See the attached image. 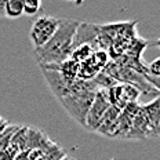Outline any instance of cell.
<instances>
[{
  "label": "cell",
  "instance_id": "1",
  "mask_svg": "<svg viewBox=\"0 0 160 160\" xmlns=\"http://www.w3.org/2000/svg\"><path fill=\"white\" fill-rule=\"evenodd\" d=\"M79 25L80 21L78 19H59L54 36L43 47L36 48V57L42 68L58 66L71 58L73 39Z\"/></svg>",
  "mask_w": 160,
  "mask_h": 160
},
{
  "label": "cell",
  "instance_id": "2",
  "mask_svg": "<svg viewBox=\"0 0 160 160\" xmlns=\"http://www.w3.org/2000/svg\"><path fill=\"white\" fill-rule=\"evenodd\" d=\"M95 97V90L91 87V83L75 80L72 90L59 101L65 106L68 113L76 119L80 124H86V116Z\"/></svg>",
  "mask_w": 160,
  "mask_h": 160
},
{
  "label": "cell",
  "instance_id": "3",
  "mask_svg": "<svg viewBox=\"0 0 160 160\" xmlns=\"http://www.w3.org/2000/svg\"><path fill=\"white\" fill-rule=\"evenodd\" d=\"M59 25V19L50 15H42L33 22L29 38H31L35 48L43 47L50 39L54 36Z\"/></svg>",
  "mask_w": 160,
  "mask_h": 160
},
{
  "label": "cell",
  "instance_id": "4",
  "mask_svg": "<svg viewBox=\"0 0 160 160\" xmlns=\"http://www.w3.org/2000/svg\"><path fill=\"white\" fill-rule=\"evenodd\" d=\"M111 106V102H109L108 98V91L106 90H98L95 91V97L94 101H92L91 106H90L87 116H86V127L90 130H97V127L99 126L102 118L105 116L106 111Z\"/></svg>",
  "mask_w": 160,
  "mask_h": 160
},
{
  "label": "cell",
  "instance_id": "5",
  "mask_svg": "<svg viewBox=\"0 0 160 160\" xmlns=\"http://www.w3.org/2000/svg\"><path fill=\"white\" fill-rule=\"evenodd\" d=\"M141 111L144 113L146 122L149 123L151 128L156 135H159V123H160V109H159V98L156 97L152 102L141 106Z\"/></svg>",
  "mask_w": 160,
  "mask_h": 160
},
{
  "label": "cell",
  "instance_id": "6",
  "mask_svg": "<svg viewBox=\"0 0 160 160\" xmlns=\"http://www.w3.org/2000/svg\"><path fill=\"white\" fill-rule=\"evenodd\" d=\"M43 156L42 160H61L62 158H65V151L62 148H59L55 142L50 141L48 145L46 146L44 149L42 151Z\"/></svg>",
  "mask_w": 160,
  "mask_h": 160
},
{
  "label": "cell",
  "instance_id": "7",
  "mask_svg": "<svg viewBox=\"0 0 160 160\" xmlns=\"http://www.w3.org/2000/svg\"><path fill=\"white\" fill-rule=\"evenodd\" d=\"M22 12V0H6L4 3V17L8 18H18Z\"/></svg>",
  "mask_w": 160,
  "mask_h": 160
},
{
  "label": "cell",
  "instance_id": "8",
  "mask_svg": "<svg viewBox=\"0 0 160 160\" xmlns=\"http://www.w3.org/2000/svg\"><path fill=\"white\" fill-rule=\"evenodd\" d=\"M42 7L40 0H22V12L26 15H35Z\"/></svg>",
  "mask_w": 160,
  "mask_h": 160
},
{
  "label": "cell",
  "instance_id": "9",
  "mask_svg": "<svg viewBox=\"0 0 160 160\" xmlns=\"http://www.w3.org/2000/svg\"><path fill=\"white\" fill-rule=\"evenodd\" d=\"M144 73L145 75H148V76H151V78L159 79V76H160V59L156 58L152 64L145 66V72Z\"/></svg>",
  "mask_w": 160,
  "mask_h": 160
},
{
  "label": "cell",
  "instance_id": "10",
  "mask_svg": "<svg viewBox=\"0 0 160 160\" xmlns=\"http://www.w3.org/2000/svg\"><path fill=\"white\" fill-rule=\"evenodd\" d=\"M17 156V153L14 151H11L10 148L4 149V151H0V160H14Z\"/></svg>",
  "mask_w": 160,
  "mask_h": 160
},
{
  "label": "cell",
  "instance_id": "11",
  "mask_svg": "<svg viewBox=\"0 0 160 160\" xmlns=\"http://www.w3.org/2000/svg\"><path fill=\"white\" fill-rule=\"evenodd\" d=\"M10 126V123H8V120H6V119H3L2 116H0V134H3V131H4L6 128H7Z\"/></svg>",
  "mask_w": 160,
  "mask_h": 160
},
{
  "label": "cell",
  "instance_id": "12",
  "mask_svg": "<svg viewBox=\"0 0 160 160\" xmlns=\"http://www.w3.org/2000/svg\"><path fill=\"white\" fill-rule=\"evenodd\" d=\"M4 3L6 0H0V17H4Z\"/></svg>",
  "mask_w": 160,
  "mask_h": 160
},
{
  "label": "cell",
  "instance_id": "13",
  "mask_svg": "<svg viewBox=\"0 0 160 160\" xmlns=\"http://www.w3.org/2000/svg\"><path fill=\"white\" fill-rule=\"evenodd\" d=\"M61 160H76V159H73V158H71V156H65V158H62Z\"/></svg>",
  "mask_w": 160,
  "mask_h": 160
}]
</instances>
